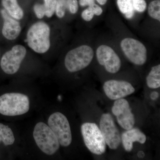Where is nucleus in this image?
I'll use <instances>...</instances> for the list:
<instances>
[{
    "mask_svg": "<svg viewBox=\"0 0 160 160\" xmlns=\"http://www.w3.org/2000/svg\"><path fill=\"white\" fill-rule=\"evenodd\" d=\"M81 132L86 147L91 152L95 154L102 155L106 152V141L96 124L84 123L81 126Z\"/></svg>",
    "mask_w": 160,
    "mask_h": 160,
    "instance_id": "nucleus-5",
    "label": "nucleus"
},
{
    "mask_svg": "<svg viewBox=\"0 0 160 160\" xmlns=\"http://www.w3.org/2000/svg\"><path fill=\"white\" fill-rule=\"evenodd\" d=\"M44 4H39L40 7L47 17L51 18L54 14L56 7L57 0H44Z\"/></svg>",
    "mask_w": 160,
    "mask_h": 160,
    "instance_id": "nucleus-20",
    "label": "nucleus"
},
{
    "mask_svg": "<svg viewBox=\"0 0 160 160\" xmlns=\"http://www.w3.org/2000/svg\"><path fill=\"white\" fill-rule=\"evenodd\" d=\"M138 157L140 158H143L145 156V153L142 151H140L138 152Z\"/></svg>",
    "mask_w": 160,
    "mask_h": 160,
    "instance_id": "nucleus-27",
    "label": "nucleus"
},
{
    "mask_svg": "<svg viewBox=\"0 0 160 160\" xmlns=\"http://www.w3.org/2000/svg\"><path fill=\"white\" fill-rule=\"evenodd\" d=\"M33 137L38 147L45 154L52 155L59 149L60 144L57 138L46 123L40 122L36 125Z\"/></svg>",
    "mask_w": 160,
    "mask_h": 160,
    "instance_id": "nucleus-3",
    "label": "nucleus"
},
{
    "mask_svg": "<svg viewBox=\"0 0 160 160\" xmlns=\"http://www.w3.org/2000/svg\"><path fill=\"white\" fill-rule=\"evenodd\" d=\"M48 124L61 146L67 147L71 144V129L69 121L64 114L60 112H54L49 116Z\"/></svg>",
    "mask_w": 160,
    "mask_h": 160,
    "instance_id": "nucleus-6",
    "label": "nucleus"
},
{
    "mask_svg": "<svg viewBox=\"0 0 160 160\" xmlns=\"http://www.w3.org/2000/svg\"><path fill=\"white\" fill-rule=\"evenodd\" d=\"M30 101L26 94L9 92L0 97V113L7 116H16L27 113Z\"/></svg>",
    "mask_w": 160,
    "mask_h": 160,
    "instance_id": "nucleus-1",
    "label": "nucleus"
},
{
    "mask_svg": "<svg viewBox=\"0 0 160 160\" xmlns=\"http://www.w3.org/2000/svg\"><path fill=\"white\" fill-rule=\"evenodd\" d=\"M67 9L72 13H76L78 9L77 0H57L55 12L58 17L62 18Z\"/></svg>",
    "mask_w": 160,
    "mask_h": 160,
    "instance_id": "nucleus-15",
    "label": "nucleus"
},
{
    "mask_svg": "<svg viewBox=\"0 0 160 160\" xmlns=\"http://www.w3.org/2000/svg\"><path fill=\"white\" fill-rule=\"evenodd\" d=\"M132 4L135 10L140 12L145 11L147 7L145 0H132Z\"/></svg>",
    "mask_w": 160,
    "mask_h": 160,
    "instance_id": "nucleus-22",
    "label": "nucleus"
},
{
    "mask_svg": "<svg viewBox=\"0 0 160 160\" xmlns=\"http://www.w3.org/2000/svg\"><path fill=\"white\" fill-rule=\"evenodd\" d=\"M2 5L10 16L16 19L22 18L24 12L18 4L17 0H2Z\"/></svg>",
    "mask_w": 160,
    "mask_h": 160,
    "instance_id": "nucleus-16",
    "label": "nucleus"
},
{
    "mask_svg": "<svg viewBox=\"0 0 160 160\" xmlns=\"http://www.w3.org/2000/svg\"><path fill=\"white\" fill-rule=\"evenodd\" d=\"M148 13L151 18L160 21V1L154 0L149 4Z\"/></svg>",
    "mask_w": 160,
    "mask_h": 160,
    "instance_id": "nucleus-21",
    "label": "nucleus"
},
{
    "mask_svg": "<svg viewBox=\"0 0 160 160\" xmlns=\"http://www.w3.org/2000/svg\"><path fill=\"white\" fill-rule=\"evenodd\" d=\"M112 111L116 117L118 122L122 128L126 130L133 128L135 123L134 117L127 100L123 98L116 100Z\"/></svg>",
    "mask_w": 160,
    "mask_h": 160,
    "instance_id": "nucleus-10",
    "label": "nucleus"
},
{
    "mask_svg": "<svg viewBox=\"0 0 160 160\" xmlns=\"http://www.w3.org/2000/svg\"><path fill=\"white\" fill-rule=\"evenodd\" d=\"M100 127L106 144L111 149H118L121 144V137L111 115L109 113L102 115Z\"/></svg>",
    "mask_w": 160,
    "mask_h": 160,
    "instance_id": "nucleus-9",
    "label": "nucleus"
},
{
    "mask_svg": "<svg viewBox=\"0 0 160 160\" xmlns=\"http://www.w3.org/2000/svg\"><path fill=\"white\" fill-rule=\"evenodd\" d=\"M121 140L125 150L130 152L133 148V142H138L141 144H144L146 141V137L138 129L132 128L123 132Z\"/></svg>",
    "mask_w": 160,
    "mask_h": 160,
    "instance_id": "nucleus-14",
    "label": "nucleus"
},
{
    "mask_svg": "<svg viewBox=\"0 0 160 160\" xmlns=\"http://www.w3.org/2000/svg\"><path fill=\"white\" fill-rule=\"evenodd\" d=\"M94 56L90 46L83 45L70 50L65 59V66L70 72H76L85 69L91 62Z\"/></svg>",
    "mask_w": 160,
    "mask_h": 160,
    "instance_id": "nucleus-4",
    "label": "nucleus"
},
{
    "mask_svg": "<svg viewBox=\"0 0 160 160\" xmlns=\"http://www.w3.org/2000/svg\"><path fill=\"white\" fill-rule=\"evenodd\" d=\"M94 13L91 7H88L82 12V17L83 19L87 22L91 21L94 16Z\"/></svg>",
    "mask_w": 160,
    "mask_h": 160,
    "instance_id": "nucleus-23",
    "label": "nucleus"
},
{
    "mask_svg": "<svg viewBox=\"0 0 160 160\" xmlns=\"http://www.w3.org/2000/svg\"><path fill=\"white\" fill-rule=\"evenodd\" d=\"M50 29L44 22H38L29 28L27 34L28 46L35 52L44 53L50 46Z\"/></svg>",
    "mask_w": 160,
    "mask_h": 160,
    "instance_id": "nucleus-2",
    "label": "nucleus"
},
{
    "mask_svg": "<svg viewBox=\"0 0 160 160\" xmlns=\"http://www.w3.org/2000/svg\"><path fill=\"white\" fill-rule=\"evenodd\" d=\"M97 1L99 3L100 5H104L107 2V0H97Z\"/></svg>",
    "mask_w": 160,
    "mask_h": 160,
    "instance_id": "nucleus-28",
    "label": "nucleus"
},
{
    "mask_svg": "<svg viewBox=\"0 0 160 160\" xmlns=\"http://www.w3.org/2000/svg\"><path fill=\"white\" fill-rule=\"evenodd\" d=\"M1 14L4 19L2 30L3 35L9 40L15 39L21 32V27L20 23L12 18L5 9L1 10Z\"/></svg>",
    "mask_w": 160,
    "mask_h": 160,
    "instance_id": "nucleus-13",
    "label": "nucleus"
},
{
    "mask_svg": "<svg viewBox=\"0 0 160 160\" xmlns=\"http://www.w3.org/2000/svg\"><path fill=\"white\" fill-rule=\"evenodd\" d=\"M96 55L99 63L108 72L115 73L120 70L121 60L111 47L106 45L100 46L97 50Z\"/></svg>",
    "mask_w": 160,
    "mask_h": 160,
    "instance_id": "nucleus-11",
    "label": "nucleus"
},
{
    "mask_svg": "<svg viewBox=\"0 0 160 160\" xmlns=\"http://www.w3.org/2000/svg\"><path fill=\"white\" fill-rule=\"evenodd\" d=\"M158 97L159 94L157 92H152L151 95H150L151 98L153 100L157 99Z\"/></svg>",
    "mask_w": 160,
    "mask_h": 160,
    "instance_id": "nucleus-26",
    "label": "nucleus"
},
{
    "mask_svg": "<svg viewBox=\"0 0 160 160\" xmlns=\"http://www.w3.org/2000/svg\"><path fill=\"white\" fill-rule=\"evenodd\" d=\"M121 47L126 57L135 65H144L147 60V49L139 41L131 38L122 40Z\"/></svg>",
    "mask_w": 160,
    "mask_h": 160,
    "instance_id": "nucleus-7",
    "label": "nucleus"
},
{
    "mask_svg": "<svg viewBox=\"0 0 160 160\" xmlns=\"http://www.w3.org/2000/svg\"><path fill=\"white\" fill-rule=\"evenodd\" d=\"M117 2L120 11L128 19L132 18L134 13L132 0H118Z\"/></svg>",
    "mask_w": 160,
    "mask_h": 160,
    "instance_id": "nucleus-19",
    "label": "nucleus"
},
{
    "mask_svg": "<svg viewBox=\"0 0 160 160\" xmlns=\"http://www.w3.org/2000/svg\"><path fill=\"white\" fill-rule=\"evenodd\" d=\"M79 4L82 6H90L95 4L94 0H80Z\"/></svg>",
    "mask_w": 160,
    "mask_h": 160,
    "instance_id": "nucleus-25",
    "label": "nucleus"
},
{
    "mask_svg": "<svg viewBox=\"0 0 160 160\" xmlns=\"http://www.w3.org/2000/svg\"><path fill=\"white\" fill-rule=\"evenodd\" d=\"M2 142L5 146H10L15 142L14 134L8 126L0 123V142Z\"/></svg>",
    "mask_w": 160,
    "mask_h": 160,
    "instance_id": "nucleus-18",
    "label": "nucleus"
},
{
    "mask_svg": "<svg viewBox=\"0 0 160 160\" xmlns=\"http://www.w3.org/2000/svg\"><path fill=\"white\" fill-rule=\"evenodd\" d=\"M89 7H91L92 11L94 12V14L96 15L100 16L102 13V9L99 6H98L96 4H94L92 6H89Z\"/></svg>",
    "mask_w": 160,
    "mask_h": 160,
    "instance_id": "nucleus-24",
    "label": "nucleus"
},
{
    "mask_svg": "<svg viewBox=\"0 0 160 160\" xmlns=\"http://www.w3.org/2000/svg\"><path fill=\"white\" fill-rule=\"evenodd\" d=\"M103 89L108 98L113 100L126 97L135 91L134 88L130 83L114 80L106 82L104 83Z\"/></svg>",
    "mask_w": 160,
    "mask_h": 160,
    "instance_id": "nucleus-12",
    "label": "nucleus"
},
{
    "mask_svg": "<svg viewBox=\"0 0 160 160\" xmlns=\"http://www.w3.org/2000/svg\"><path fill=\"white\" fill-rule=\"evenodd\" d=\"M147 86L151 89H157L160 86V65L153 66L146 78Z\"/></svg>",
    "mask_w": 160,
    "mask_h": 160,
    "instance_id": "nucleus-17",
    "label": "nucleus"
},
{
    "mask_svg": "<svg viewBox=\"0 0 160 160\" xmlns=\"http://www.w3.org/2000/svg\"><path fill=\"white\" fill-rule=\"evenodd\" d=\"M26 54V50L24 46L21 45L13 46L11 50L6 52L2 58L1 66L3 71L8 74L16 73Z\"/></svg>",
    "mask_w": 160,
    "mask_h": 160,
    "instance_id": "nucleus-8",
    "label": "nucleus"
}]
</instances>
